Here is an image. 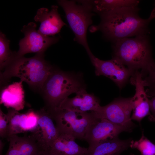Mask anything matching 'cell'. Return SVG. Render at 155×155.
Segmentation results:
<instances>
[{
  "instance_id": "6da1fadb",
  "label": "cell",
  "mask_w": 155,
  "mask_h": 155,
  "mask_svg": "<svg viewBox=\"0 0 155 155\" xmlns=\"http://www.w3.org/2000/svg\"><path fill=\"white\" fill-rule=\"evenodd\" d=\"M138 6L119 8L99 15L100 23L92 26L90 31H100L103 37L112 43L130 37L148 34L149 24L155 18V11H152L149 17L144 19L140 17Z\"/></svg>"
},
{
  "instance_id": "7a4b0ae2",
  "label": "cell",
  "mask_w": 155,
  "mask_h": 155,
  "mask_svg": "<svg viewBox=\"0 0 155 155\" xmlns=\"http://www.w3.org/2000/svg\"><path fill=\"white\" fill-rule=\"evenodd\" d=\"M54 67L44 59V53H37L26 58L17 55L0 73L1 86L7 84L10 78L18 77L31 89L40 93L42 85Z\"/></svg>"
},
{
  "instance_id": "3957f363",
  "label": "cell",
  "mask_w": 155,
  "mask_h": 155,
  "mask_svg": "<svg viewBox=\"0 0 155 155\" xmlns=\"http://www.w3.org/2000/svg\"><path fill=\"white\" fill-rule=\"evenodd\" d=\"M113 58L134 72L141 69L143 76L155 67L148 34L126 38L113 43Z\"/></svg>"
},
{
  "instance_id": "277c9868",
  "label": "cell",
  "mask_w": 155,
  "mask_h": 155,
  "mask_svg": "<svg viewBox=\"0 0 155 155\" xmlns=\"http://www.w3.org/2000/svg\"><path fill=\"white\" fill-rule=\"evenodd\" d=\"M86 89L81 75L54 68L44 82L40 93L48 110L58 108L71 94Z\"/></svg>"
},
{
  "instance_id": "5b68a950",
  "label": "cell",
  "mask_w": 155,
  "mask_h": 155,
  "mask_svg": "<svg viewBox=\"0 0 155 155\" xmlns=\"http://www.w3.org/2000/svg\"><path fill=\"white\" fill-rule=\"evenodd\" d=\"M63 9L67 20L75 35L74 40L82 45L88 54L92 52L87 39V32L92 23L93 1H57Z\"/></svg>"
},
{
  "instance_id": "8992f818",
  "label": "cell",
  "mask_w": 155,
  "mask_h": 155,
  "mask_svg": "<svg viewBox=\"0 0 155 155\" xmlns=\"http://www.w3.org/2000/svg\"><path fill=\"white\" fill-rule=\"evenodd\" d=\"M46 110L55 121L59 133L80 140H84L90 126L98 119L92 111L80 112L59 108Z\"/></svg>"
},
{
  "instance_id": "52a82bcc",
  "label": "cell",
  "mask_w": 155,
  "mask_h": 155,
  "mask_svg": "<svg viewBox=\"0 0 155 155\" xmlns=\"http://www.w3.org/2000/svg\"><path fill=\"white\" fill-rule=\"evenodd\" d=\"M133 111L131 97L115 99L104 106H100L92 111L98 119H105L131 130L135 126L131 115Z\"/></svg>"
},
{
  "instance_id": "ba28073f",
  "label": "cell",
  "mask_w": 155,
  "mask_h": 155,
  "mask_svg": "<svg viewBox=\"0 0 155 155\" xmlns=\"http://www.w3.org/2000/svg\"><path fill=\"white\" fill-rule=\"evenodd\" d=\"M36 27L32 22L23 26L21 31L24 37L19 41V48L17 52L18 56H24L28 53H44L49 47L58 41L59 37L43 35L36 30Z\"/></svg>"
},
{
  "instance_id": "9c48e42d",
  "label": "cell",
  "mask_w": 155,
  "mask_h": 155,
  "mask_svg": "<svg viewBox=\"0 0 155 155\" xmlns=\"http://www.w3.org/2000/svg\"><path fill=\"white\" fill-rule=\"evenodd\" d=\"M88 55L95 67L96 75L107 77L114 82L120 89L123 88L134 72L115 58L104 61L97 58L92 53Z\"/></svg>"
},
{
  "instance_id": "30bf717a",
  "label": "cell",
  "mask_w": 155,
  "mask_h": 155,
  "mask_svg": "<svg viewBox=\"0 0 155 155\" xmlns=\"http://www.w3.org/2000/svg\"><path fill=\"white\" fill-rule=\"evenodd\" d=\"M132 130L113 123L105 119H98L90 127L84 140L88 143L87 151L93 149L98 144L118 137L123 131Z\"/></svg>"
},
{
  "instance_id": "8fae6325",
  "label": "cell",
  "mask_w": 155,
  "mask_h": 155,
  "mask_svg": "<svg viewBox=\"0 0 155 155\" xmlns=\"http://www.w3.org/2000/svg\"><path fill=\"white\" fill-rule=\"evenodd\" d=\"M38 116L36 127L31 136L36 141L41 150H48L57 138L59 133L53 120L44 107L36 111Z\"/></svg>"
},
{
  "instance_id": "7c38bea8",
  "label": "cell",
  "mask_w": 155,
  "mask_h": 155,
  "mask_svg": "<svg viewBox=\"0 0 155 155\" xmlns=\"http://www.w3.org/2000/svg\"><path fill=\"white\" fill-rule=\"evenodd\" d=\"M6 114L8 121L7 139L18 133L32 132L37 126L38 116L36 111L33 109L21 113L11 108L8 110Z\"/></svg>"
},
{
  "instance_id": "4fadbf2b",
  "label": "cell",
  "mask_w": 155,
  "mask_h": 155,
  "mask_svg": "<svg viewBox=\"0 0 155 155\" xmlns=\"http://www.w3.org/2000/svg\"><path fill=\"white\" fill-rule=\"evenodd\" d=\"M58 8L57 5H53L50 11L45 7L38 10L34 19L40 23L39 33L46 36H54L66 25L58 12Z\"/></svg>"
},
{
  "instance_id": "5bb4252c",
  "label": "cell",
  "mask_w": 155,
  "mask_h": 155,
  "mask_svg": "<svg viewBox=\"0 0 155 155\" xmlns=\"http://www.w3.org/2000/svg\"><path fill=\"white\" fill-rule=\"evenodd\" d=\"M72 98L68 97L58 108L80 112L94 111L100 106L98 98L92 94L87 93L86 89L79 92Z\"/></svg>"
},
{
  "instance_id": "9a60e30c",
  "label": "cell",
  "mask_w": 155,
  "mask_h": 155,
  "mask_svg": "<svg viewBox=\"0 0 155 155\" xmlns=\"http://www.w3.org/2000/svg\"><path fill=\"white\" fill-rule=\"evenodd\" d=\"M22 82L20 80L1 87L0 104L17 111L23 109L25 102Z\"/></svg>"
},
{
  "instance_id": "2e32d148",
  "label": "cell",
  "mask_w": 155,
  "mask_h": 155,
  "mask_svg": "<svg viewBox=\"0 0 155 155\" xmlns=\"http://www.w3.org/2000/svg\"><path fill=\"white\" fill-rule=\"evenodd\" d=\"M7 139L9 146L5 155H36L41 150L31 136L19 137L16 135Z\"/></svg>"
},
{
  "instance_id": "e0dca14e",
  "label": "cell",
  "mask_w": 155,
  "mask_h": 155,
  "mask_svg": "<svg viewBox=\"0 0 155 155\" xmlns=\"http://www.w3.org/2000/svg\"><path fill=\"white\" fill-rule=\"evenodd\" d=\"M75 139L70 135L59 133L57 138L48 150L58 155H85L88 148L79 145L75 142Z\"/></svg>"
},
{
  "instance_id": "ac0fdd59",
  "label": "cell",
  "mask_w": 155,
  "mask_h": 155,
  "mask_svg": "<svg viewBox=\"0 0 155 155\" xmlns=\"http://www.w3.org/2000/svg\"><path fill=\"white\" fill-rule=\"evenodd\" d=\"M131 140H121L117 137L98 144L85 155H113L119 152H122L130 147Z\"/></svg>"
},
{
  "instance_id": "d6986e66",
  "label": "cell",
  "mask_w": 155,
  "mask_h": 155,
  "mask_svg": "<svg viewBox=\"0 0 155 155\" xmlns=\"http://www.w3.org/2000/svg\"><path fill=\"white\" fill-rule=\"evenodd\" d=\"M137 0H96L93 1V11L99 15L119 8L138 6Z\"/></svg>"
},
{
  "instance_id": "ffe728a7",
  "label": "cell",
  "mask_w": 155,
  "mask_h": 155,
  "mask_svg": "<svg viewBox=\"0 0 155 155\" xmlns=\"http://www.w3.org/2000/svg\"><path fill=\"white\" fill-rule=\"evenodd\" d=\"M133 107L132 120L140 123L145 117L150 114L149 99L148 97L134 98L131 97Z\"/></svg>"
},
{
  "instance_id": "44dd1931",
  "label": "cell",
  "mask_w": 155,
  "mask_h": 155,
  "mask_svg": "<svg viewBox=\"0 0 155 155\" xmlns=\"http://www.w3.org/2000/svg\"><path fill=\"white\" fill-rule=\"evenodd\" d=\"M10 41L5 34L0 32V69L3 70L11 62L17 55V52L9 48Z\"/></svg>"
},
{
  "instance_id": "7402d4cb",
  "label": "cell",
  "mask_w": 155,
  "mask_h": 155,
  "mask_svg": "<svg viewBox=\"0 0 155 155\" xmlns=\"http://www.w3.org/2000/svg\"><path fill=\"white\" fill-rule=\"evenodd\" d=\"M130 147L138 150L141 155H155V144L144 135L143 132L139 140L131 141Z\"/></svg>"
},
{
  "instance_id": "603a6c76",
  "label": "cell",
  "mask_w": 155,
  "mask_h": 155,
  "mask_svg": "<svg viewBox=\"0 0 155 155\" xmlns=\"http://www.w3.org/2000/svg\"><path fill=\"white\" fill-rule=\"evenodd\" d=\"M8 121L6 114L0 110V136L3 138H7Z\"/></svg>"
},
{
  "instance_id": "cb8c5ba5",
  "label": "cell",
  "mask_w": 155,
  "mask_h": 155,
  "mask_svg": "<svg viewBox=\"0 0 155 155\" xmlns=\"http://www.w3.org/2000/svg\"><path fill=\"white\" fill-rule=\"evenodd\" d=\"M146 86L150 88L149 90L151 91L152 96L155 95V68L149 73L144 80Z\"/></svg>"
},
{
  "instance_id": "d4e9b609",
  "label": "cell",
  "mask_w": 155,
  "mask_h": 155,
  "mask_svg": "<svg viewBox=\"0 0 155 155\" xmlns=\"http://www.w3.org/2000/svg\"><path fill=\"white\" fill-rule=\"evenodd\" d=\"M152 96V98L149 99L150 111L152 113L149 115V117L155 119V95Z\"/></svg>"
},
{
  "instance_id": "484cf974",
  "label": "cell",
  "mask_w": 155,
  "mask_h": 155,
  "mask_svg": "<svg viewBox=\"0 0 155 155\" xmlns=\"http://www.w3.org/2000/svg\"><path fill=\"white\" fill-rule=\"evenodd\" d=\"M36 155H58L49 150H41Z\"/></svg>"
},
{
  "instance_id": "4316f807",
  "label": "cell",
  "mask_w": 155,
  "mask_h": 155,
  "mask_svg": "<svg viewBox=\"0 0 155 155\" xmlns=\"http://www.w3.org/2000/svg\"><path fill=\"white\" fill-rule=\"evenodd\" d=\"M3 147V144L0 140V155H2V150Z\"/></svg>"
},
{
  "instance_id": "83f0119b",
  "label": "cell",
  "mask_w": 155,
  "mask_h": 155,
  "mask_svg": "<svg viewBox=\"0 0 155 155\" xmlns=\"http://www.w3.org/2000/svg\"><path fill=\"white\" fill-rule=\"evenodd\" d=\"M149 119L151 121L155 122V119L150 117H149Z\"/></svg>"
},
{
  "instance_id": "f1b7e54d",
  "label": "cell",
  "mask_w": 155,
  "mask_h": 155,
  "mask_svg": "<svg viewBox=\"0 0 155 155\" xmlns=\"http://www.w3.org/2000/svg\"><path fill=\"white\" fill-rule=\"evenodd\" d=\"M121 153V152H117L116 153L114 154L113 155H120V154Z\"/></svg>"
},
{
  "instance_id": "f546056e",
  "label": "cell",
  "mask_w": 155,
  "mask_h": 155,
  "mask_svg": "<svg viewBox=\"0 0 155 155\" xmlns=\"http://www.w3.org/2000/svg\"><path fill=\"white\" fill-rule=\"evenodd\" d=\"M154 9L155 10V7H154Z\"/></svg>"
},
{
  "instance_id": "4dcf8cb0",
  "label": "cell",
  "mask_w": 155,
  "mask_h": 155,
  "mask_svg": "<svg viewBox=\"0 0 155 155\" xmlns=\"http://www.w3.org/2000/svg\"><path fill=\"white\" fill-rule=\"evenodd\" d=\"M132 155H134V154H132Z\"/></svg>"
}]
</instances>
